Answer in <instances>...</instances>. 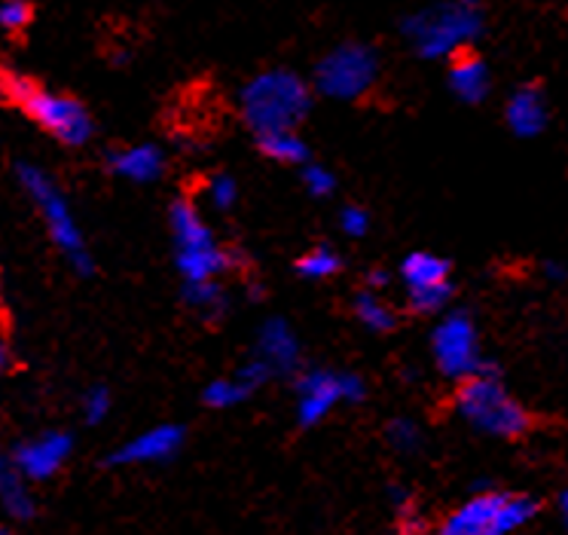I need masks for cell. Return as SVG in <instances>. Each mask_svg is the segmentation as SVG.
Returning a JSON list of instances; mask_svg holds the SVG:
<instances>
[{
	"label": "cell",
	"mask_w": 568,
	"mask_h": 535,
	"mask_svg": "<svg viewBox=\"0 0 568 535\" xmlns=\"http://www.w3.org/2000/svg\"><path fill=\"white\" fill-rule=\"evenodd\" d=\"M108 413H111V392L108 388H89L87 398H83V416H87V423H101Z\"/></svg>",
	"instance_id": "29"
},
{
	"label": "cell",
	"mask_w": 568,
	"mask_h": 535,
	"mask_svg": "<svg viewBox=\"0 0 568 535\" xmlns=\"http://www.w3.org/2000/svg\"><path fill=\"white\" fill-rule=\"evenodd\" d=\"M108 165L116 178L132 181V184H150L156 181L165 169V157L156 144H132V148H116L108 157Z\"/></svg>",
	"instance_id": "15"
},
{
	"label": "cell",
	"mask_w": 568,
	"mask_h": 535,
	"mask_svg": "<svg viewBox=\"0 0 568 535\" xmlns=\"http://www.w3.org/2000/svg\"><path fill=\"white\" fill-rule=\"evenodd\" d=\"M174 242V266L184 282H209L217 279L235 263L230 249H223L209 221L202 218L196 202L178 200L169 212Z\"/></svg>",
	"instance_id": "6"
},
{
	"label": "cell",
	"mask_w": 568,
	"mask_h": 535,
	"mask_svg": "<svg viewBox=\"0 0 568 535\" xmlns=\"http://www.w3.org/2000/svg\"><path fill=\"white\" fill-rule=\"evenodd\" d=\"M239 108L254 135L297 129L312 111V89L294 71L272 68L247 80L239 92Z\"/></svg>",
	"instance_id": "1"
},
{
	"label": "cell",
	"mask_w": 568,
	"mask_h": 535,
	"mask_svg": "<svg viewBox=\"0 0 568 535\" xmlns=\"http://www.w3.org/2000/svg\"><path fill=\"white\" fill-rule=\"evenodd\" d=\"M257 148L266 160L278 162V165H306V160H310V144L300 138L297 129L257 135Z\"/></svg>",
	"instance_id": "18"
},
{
	"label": "cell",
	"mask_w": 568,
	"mask_h": 535,
	"mask_svg": "<svg viewBox=\"0 0 568 535\" xmlns=\"http://www.w3.org/2000/svg\"><path fill=\"white\" fill-rule=\"evenodd\" d=\"M367 282H371V287H385L388 285V275H385V270H373V273L367 275Z\"/></svg>",
	"instance_id": "30"
},
{
	"label": "cell",
	"mask_w": 568,
	"mask_h": 535,
	"mask_svg": "<svg viewBox=\"0 0 568 535\" xmlns=\"http://www.w3.org/2000/svg\"><path fill=\"white\" fill-rule=\"evenodd\" d=\"M339 266H343V261L331 245H315L297 261V270L303 279H331V275L339 273Z\"/></svg>",
	"instance_id": "23"
},
{
	"label": "cell",
	"mask_w": 568,
	"mask_h": 535,
	"mask_svg": "<svg viewBox=\"0 0 568 535\" xmlns=\"http://www.w3.org/2000/svg\"><path fill=\"white\" fill-rule=\"evenodd\" d=\"M16 174H19V184L28 193V200L34 202L40 221L47 226V233L55 242V249L62 251V258L71 263V270L80 275L92 273V251L87 245V236L77 224L71 205L64 200V193L59 190V184L52 181L50 174L38 169V165H28V162H19L16 165Z\"/></svg>",
	"instance_id": "5"
},
{
	"label": "cell",
	"mask_w": 568,
	"mask_h": 535,
	"mask_svg": "<svg viewBox=\"0 0 568 535\" xmlns=\"http://www.w3.org/2000/svg\"><path fill=\"white\" fill-rule=\"evenodd\" d=\"M385 435H388V444L397 450V453H416L422 447V432L419 425L407 420V416H400V420H392L388 428H385Z\"/></svg>",
	"instance_id": "24"
},
{
	"label": "cell",
	"mask_w": 568,
	"mask_h": 535,
	"mask_svg": "<svg viewBox=\"0 0 568 535\" xmlns=\"http://www.w3.org/2000/svg\"><path fill=\"white\" fill-rule=\"evenodd\" d=\"M449 89L465 104H480L489 95V68H486L480 55H474L470 50L453 55V64H449Z\"/></svg>",
	"instance_id": "17"
},
{
	"label": "cell",
	"mask_w": 568,
	"mask_h": 535,
	"mask_svg": "<svg viewBox=\"0 0 568 535\" xmlns=\"http://www.w3.org/2000/svg\"><path fill=\"white\" fill-rule=\"evenodd\" d=\"M3 95L13 108L26 113L31 123L40 125L47 135L55 138L64 148H83L95 132L92 113L83 108V101L71 99L64 92L43 89L28 74L7 71L3 74Z\"/></svg>",
	"instance_id": "2"
},
{
	"label": "cell",
	"mask_w": 568,
	"mask_h": 535,
	"mask_svg": "<svg viewBox=\"0 0 568 535\" xmlns=\"http://www.w3.org/2000/svg\"><path fill=\"white\" fill-rule=\"evenodd\" d=\"M355 315H358V322L364 324L367 331H376V334H385V331H392L397 324L392 306L383 303L373 287L361 291L358 297H355Z\"/></svg>",
	"instance_id": "22"
},
{
	"label": "cell",
	"mask_w": 568,
	"mask_h": 535,
	"mask_svg": "<svg viewBox=\"0 0 568 535\" xmlns=\"http://www.w3.org/2000/svg\"><path fill=\"white\" fill-rule=\"evenodd\" d=\"M456 411L470 428L493 437L526 435V428L531 423L526 407L517 398L507 395L498 371L486 367V364L477 374L462 380V386L456 392Z\"/></svg>",
	"instance_id": "4"
},
{
	"label": "cell",
	"mask_w": 568,
	"mask_h": 535,
	"mask_svg": "<svg viewBox=\"0 0 568 535\" xmlns=\"http://www.w3.org/2000/svg\"><path fill=\"white\" fill-rule=\"evenodd\" d=\"M367 386L352 371H310L297 380V420L300 425L324 423L336 404H358Z\"/></svg>",
	"instance_id": "11"
},
{
	"label": "cell",
	"mask_w": 568,
	"mask_h": 535,
	"mask_svg": "<svg viewBox=\"0 0 568 535\" xmlns=\"http://www.w3.org/2000/svg\"><path fill=\"white\" fill-rule=\"evenodd\" d=\"M254 383L247 380L242 371L235 376H217L214 383H209L205 388V404L214 407V411H226V407H235V404H242L245 398H251V392H254Z\"/></svg>",
	"instance_id": "20"
},
{
	"label": "cell",
	"mask_w": 568,
	"mask_h": 535,
	"mask_svg": "<svg viewBox=\"0 0 568 535\" xmlns=\"http://www.w3.org/2000/svg\"><path fill=\"white\" fill-rule=\"evenodd\" d=\"M0 22L10 34H19L31 22V0H3L0 7Z\"/></svg>",
	"instance_id": "27"
},
{
	"label": "cell",
	"mask_w": 568,
	"mask_h": 535,
	"mask_svg": "<svg viewBox=\"0 0 568 535\" xmlns=\"http://www.w3.org/2000/svg\"><path fill=\"white\" fill-rule=\"evenodd\" d=\"M71 447H74L71 435H64V432H43V435L31 437V441H22L13 450L10 462L26 474L28 481H50L52 474L62 468L64 460L71 456Z\"/></svg>",
	"instance_id": "12"
},
{
	"label": "cell",
	"mask_w": 568,
	"mask_h": 535,
	"mask_svg": "<svg viewBox=\"0 0 568 535\" xmlns=\"http://www.w3.org/2000/svg\"><path fill=\"white\" fill-rule=\"evenodd\" d=\"M538 514V502L523 493H480L458 505L437 535H514Z\"/></svg>",
	"instance_id": "7"
},
{
	"label": "cell",
	"mask_w": 568,
	"mask_h": 535,
	"mask_svg": "<svg viewBox=\"0 0 568 535\" xmlns=\"http://www.w3.org/2000/svg\"><path fill=\"white\" fill-rule=\"evenodd\" d=\"M480 0H446L413 13L404 22V38L422 59H446L458 55L480 34Z\"/></svg>",
	"instance_id": "3"
},
{
	"label": "cell",
	"mask_w": 568,
	"mask_h": 535,
	"mask_svg": "<svg viewBox=\"0 0 568 535\" xmlns=\"http://www.w3.org/2000/svg\"><path fill=\"white\" fill-rule=\"evenodd\" d=\"M254 359L270 371V376L291 374L300 364V343L291 324L284 319H270L263 324L254 343Z\"/></svg>",
	"instance_id": "14"
},
{
	"label": "cell",
	"mask_w": 568,
	"mask_h": 535,
	"mask_svg": "<svg viewBox=\"0 0 568 535\" xmlns=\"http://www.w3.org/2000/svg\"><path fill=\"white\" fill-rule=\"evenodd\" d=\"M184 300L199 315H205L209 322H217L223 312H226V294H223L217 279H209V282H184Z\"/></svg>",
	"instance_id": "21"
},
{
	"label": "cell",
	"mask_w": 568,
	"mask_h": 535,
	"mask_svg": "<svg viewBox=\"0 0 568 535\" xmlns=\"http://www.w3.org/2000/svg\"><path fill=\"white\" fill-rule=\"evenodd\" d=\"M339 226H343V233L352 239L367 236V230H371V212L361 209V205H346V209L339 212Z\"/></svg>",
	"instance_id": "28"
},
{
	"label": "cell",
	"mask_w": 568,
	"mask_h": 535,
	"mask_svg": "<svg viewBox=\"0 0 568 535\" xmlns=\"http://www.w3.org/2000/svg\"><path fill=\"white\" fill-rule=\"evenodd\" d=\"M505 120L510 132L517 138H535L541 135L547 125V101L538 87H519L510 99H507Z\"/></svg>",
	"instance_id": "16"
},
{
	"label": "cell",
	"mask_w": 568,
	"mask_h": 535,
	"mask_svg": "<svg viewBox=\"0 0 568 535\" xmlns=\"http://www.w3.org/2000/svg\"><path fill=\"white\" fill-rule=\"evenodd\" d=\"M432 355L437 367L453 380H468L483 367L480 336L468 312H444L432 334Z\"/></svg>",
	"instance_id": "9"
},
{
	"label": "cell",
	"mask_w": 568,
	"mask_h": 535,
	"mask_svg": "<svg viewBox=\"0 0 568 535\" xmlns=\"http://www.w3.org/2000/svg\"><path fill=\"white\" fill-rule=\"evenodd\" d=\"M0 502H3V511L13 517V521H31L34 517V496L28 493V477L13 462L3 465L0 472Z\"/></svg>",
	"instance_id": "19"
},
{
	"label": "cell",
	"mask_w": 568,
	"mask_h": 535,
	"mask_svg": "<svg viewBox=\"0 0 568 535\" xmlns=\"http://www.w3.org/2000/svg\"><path fill=\"white\" fill-rule=\"evenodd\" d=\"M303 188L310 190L312 200H327L336 190V178L327 165H318V162H306L303 165Z\"/></svg>",
	"instance_id": "25"
},
{
	"label": "cell",
	"mask_w": 568,
	"mask_h": 535,
	"mask_svg": "<svg viewBox=\"0 0 568 535\" xmlns=\"http://www.w3.org/2000/svg\"><path fill=\"white\" fill-rule=\"evenodd\" d=\"M379 77V59L364 43H343L315 64V89L324 99L355 101L367 95Z\"/></svg>",
	"instance_id": "8"
},
{
	"label": "cell",
	"mask_w": 568,
	"mask_h": 535,
	"mask_svg": "<svg viewBox=\"0 0 568 535\" xmlns=\"http://www.w3.org/2000/svg\"><path fill=\"white\" fill-rule=\"evenodd\" d=\"M559 511H562V517H566V523H568V489L562 493V498H559Z\"/></svg>",
	"instance_id": "31"
},
{
	"label": "cell",
	"mask_w": 568,
	"mask_h": 535,
	"mask_svg": "<svg viewBox=\"0 0 568 535\" xmlns=\"http://www.w3.org/2000/svg\"><path fill=\"white\" fill-rule=\"evenodd\" d=\"M0 535H13V533H10V529H3V533H0Z\"/></svg>",
	"instance_id": "32"
},
{
	"label": "cell",
	"mask_w": 568,
	"mask_h": 535,
	"mask_svg": "<svg viewBox=\"0 0 568 535\" xmlns=\"http://www.w3.org/2000/svg\"><path fill=\"white\" fill-rule=\"evenodd\" d=\"M209 200L217 212H226L233 209L235 200H239V184H235L233 174H214L209 181Z\"/></svg>",
	"instance_id": "26"
},
{
	"label": "cell",
	"mask_w": 568,
	"mask_h": 535,
	"mask_svg": "<svg viewBox=\"0 0 568 535\" xmlns=\"http://www.w3.org/2000/svg\"><path fill=\"white\" fill-rule=\"evenodd\" d=\"M184 447V428L181 425H156L141 432L132 441H125L123 447L113 450L111 465H153L178 456V450Z\"/></svg>",
	"instance_id": "13"
},
{
	"label": "cell",
	"mask_w": 568,
	"mask_h": 535,
	"mask_svg": "<svg viewBox=\"0 0 568 535\" xmlns=\"http://www.w3.org/2000/svg\"><path fill=\"white\" fill-rule=\"evenodd\" d=\"M400 282L416 315H440L453 297V266L434 251H413L400 263Z\"/></svg>",
	"instance_id": "10"
}]
</instances>
